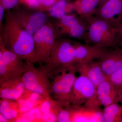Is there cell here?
I'll list each match as a JSON object with an SVG mask.
<instances>
[{
    "mask_svg": "<svg viewBox=\"0 0 122 122\" xmlns=\"http://www.w3.org/2000/svg\"><path fill=\"white\" fill-rule=\"evenodd\" d=\"M0 38L9 50L21 57L26 64L38 62L33 36L22 29L16 22L8 10Z\"/></svg>",
    "mask_w": 122,
    "mask_h": 122,
    "instance_id": "1",
    "label": "cell"
},
{
    "mask_svg": "<svg viewBox=\"0 0 122 122\" xmlns=\"http://www.w3.org/2000/svg\"><path fill=\"white\" fill-rule=\"evenodd\" d=\"M73 44L69 39L57 40L53 47L49 61L44 67L49 76L64 70H69L75 67Z\"/></svg>",
    "mask_w": 122,
    "mask_h": 122,
    "instance_id": "2",
    "label": "cell"
},
{
    "mask_svg": "<svg viewBox=\"0 0 122 122\" xmlns=\"http://www.w3.org/2000/svg\"><path fill=\"white\" fill-rule=\"evenodd\" d=\"M90 20L87 44L105 48L116 45L118 43V35L115 26L98 17Z\"/></svg>",
    "mask_w": 122,
    "mask_h": 122,
    "instance_id": "3",
    "label": "cell"
},
{
    "mask_svg": "<svg viewBox=\"0 0 122 122\" xmlns=\"http://www.w3.org/2000/svg\"><path fill=\"white\" fill-rule=\"evenodd\" d=\"M58 34L55 25L48 22L33 35L35 51L40 64L47 63Z\"/></svg>",
    "mask_w": 122,
    "mask_h": 122,
    "instance_id": "4",
    "label": "cell"
},
{
    "mask_svg": "<svg viewBox=\"0 0 122 122\" xmlns=\"http://www.w3.org/2000/svg\"><path fill=\"white\" fill-rule=\"evenodd\" d=\"M26 71L22 76L25 89L39 94L44 98H51L50 78L44 67L36 68L34 65L26 64Z\"/></svg>",
    "mask_w": 122,
    "mask_h": 122,
    "instance_id": "5",
    "label": "cell"
},
{
    "mask_svg": "<svg viewBox=\"0 0 122 122\" xmlns=\"http://www.w3.org/2000/svg\"><path fill=\"white\" fill-rule=\"evenodd\" d=\"M0 81L22 76L26 70L24 59L9 50L0 39Z\"/></svg>",
    "mask_w": 122,
    "mask_h": 122,
    "instance_id": "6",
    "label": "cell"
},
{
    "mask_svg": "<svg viewBox=\"0 0 122 122\" xmlns=\"http://www.w3.org/2000/svg\"><path fill=\"white\" fill-rule=\"evenodd\" d=\"M10 11L16 22L33 36L48 22V14L41 10H28L19 8Z\"/></svg>",
    "mask_w": 122,
    "mask_h": 122,
    "instance_id": "7",
    "label": "cell"
},
{
    "mask_svg": "<svg viewBox=\"0 0 122 122\" xmlns=\"http://www.w3.org/2000/svg\"><path fill=\"white\" fill-rule=\"evenodd\" d=\"M75 68L68 70H64L50 76V94L55 100L69 101L70 94L76 76Z\"/></svg>",
    "mask_w": 122,
    "mask_h": 122,
    "instance_id": "8",
    "label": "cell"
},
{
    "mask_svg": "<svg viewBox=\"0 0 122 122\" xmlns=\"http://www.w3.org/2000/svg\"><path fill=\"white\" fill-rule=\"evenodd\" d=\"M122 90V88L115 86L108 79L96 87V92L93 98L83 106L100 107L121 102Z\"/></svg>",
    "mask_w": 122,
    "mask_h": 122,
    "instance_id": "9",
    "label": "cell"
},
{
    "mask_svg": "<svg viewBox=\"0 0 122 122\" xmlns=\"http://www.w3.org/2000/svg\"><path fill=\"white\" fill-rule=\"evenodd\" d=\"M96 89V86L87 77L80 74L73 85L69 101L71 105L83 106L93 98Z\"/></svg>",
    "mask_w": 122,
    "mask_h": 122,
    "instance_id": "10",
    "label": "cell"
},
{
    "mask_svg": "<svg viewBox=\"0 0 122 122\" xmlns=\"http://www.w3.org/2000/svg\"><path fill=\"white\" fill-rule=\"evenodd\" d=\"M60 35L79 38L83 36L86 27L76 15L68 14L58 19L55 24Z\"/></svg>",
    "mask_w": 122,
    "mask_h": 122,
    "instance_id": "11",
    "label": "cell"
},
{
    "mask_svg": "<svg viewBox=\"0 0 122 122\" xmlns=\"http://www.w3.org/2000/svg\"><path fill=\"white\" fill-rule=\"evenodd\" d=\"M71 122H104L102 110L100 107H90L71 104Z\"/></svg>",
    "mask_w": 122,
    "mask_h": 122,
    "instance_id": "12",
    "label": "cell"
},
{
    "mask_svg": "<svg viewBox=\"0 0 122 122\" xmlns=\"http://www.w3.org/2000/svg\"><path fill=\"white\" fill-rule=\"evenodd\" d=\"M74 48L75 64L87 63L100 59L107 50L106 48L93 45L73 44Z\"/></svg>",
    "mask_w": 122,
    "mask_h": 122,
    "instance_id": "13",
    "label": "cell"
},
{
    "mask_svg": "<svg viewBox=\"0 0 122 122\" xmlns=\"http://www.w3.org/2000/svg\"><path fill=\"white\" fill-rule=\"evenodd\" d=\"M96 11L97 17L115 26L122 20V0H108Z\"/></svg>",
    "mask_w": 122,
    "mask_h": 122,
    "instance_id": "14",
    "label": "cell"
},
{
    "mask_svg": "<svg viewBox=\"0 0 122 122\" xmlns=\"http://www.w3.org/2000/svg\"><path fill=\"white\" fill-rule=\"evenodd\" d=\"M74 66L76 72L87 77L96 87L109 79L103 71L100 61L76 64Z\"/></svg>",
    "mask_w": 122,
    "mask_h": 122,
    "instance_id": "15",
    "label": "cell"
},
{
    "mask_svg": "<svg viewBox=\"0 0 122 122\" xmlns=\"http://www.w3.org/2000/svg\"><path fill=\"white\" fill-rule=\"evenodd\" d=\"M22 76L0 81V99H19L25 89Z\"/></svg>",
    "mask_w": 122,
    "mask_h": 122,
    "instance_id": "16",
    "label": "cell"
},
{
    "mask_svg": "<svg viewBox=\"0 0 122 122\" xmlns=\"http://www.w3.org/2000/svg\"><path fill=\"white\" fill-rule=\"evenodd\" d=\"M70 104L69 101L55 100L51 98L44 99L38 106L45 122H57L59 112Z\"/></svg>",
    "mask_w": 122,
    "mask_h": 122,
    "instance_id": "17",
    "label": "cell"
},
{
    "mask_svg": "<svg viewBox=\"0 0 122 122\" xmlns=\"http://www.w3.org/2000/svg\"><path fill=\"white\" fill-rule=\"evenodd\" d=\"M99 61L103 71L109 77L122 68V51L121 49L107 50Z\"/></svg>",
    "mask_w": 122,
    "mask_h": 122,
    "instance_id": "18",
    "label": "cell"
},
{
    "mask_svg": "<svg viewBox=\"0 0 122 122\" xmlns=\"http://www.w3.org/2000/svg\"><path fill=\"white\" fill-rule=\"evenodd\" d=\"M19 104L17 100L1 99L0 114L3 116L9 122L16 120L20 117Z\"/></svg>",
    "mask_w": 122,
    "mask_h": 122,
    "instance_id": "19",
    "label": "cell"
},
{
    "mask_svg": "<svg viewBox=\"0 0 122 122\" xmlns=\"http://www.w3.org/2000/svg\"><path fill=\"white\" fill-rule=\"evenodd\" d=\"M74 10V3L70 1L61 0L59 1L46 10L48 16L60 19Z\"/></svg>",
    "mask_w": 122,
    "mask_h": 122,
    "instance_id": "20",
    "label": "cell"
},
{
    "mask_svg": "<svg viewBox=\"0 0 122 122\" xmlns=\"http://www.w3.org/2000/svg\"><path fill=\"white\" fill-rule=\"evenodd\" d=\"M100 0H76L74 3V10L86 17H90L96 11Z\"/></svg>",
    "mask_w": 122,
    "mask_h": 122,
    "instance_id": "21",
    "label": "cell"
},
{
    "mask_svg": "<svg viewBox=\"0 0 122 122\" xmlns=\"http://www.w3.org/2000/svg\"><path fill=\"white\" fill-rule=\"evenodd\" d=\"M102 112L104 122H122V105L118 103L104 107Z\"/></svg>",
    "mask_w": 122,
    "mask_h": 122,
    "instance_id": "22",
    "label": "cell"
},
{
    "mask_svg": "<svg viewBox=\"0 0 122 122\" xmlns=\"http://www.w3.org/2000/svg\"><path fill=\"white\" fill-rule=\"evenodd\" d=\"M108 78L115 86L122 88V68L111 75Z\"/></svg>",
    "mask_w": 122,
    "mask_h": 122,
    "instance_id": "23",
    "label": "cell"
},
{
    "mask_svg": "<svg viewBox=\"0 0 122 122\" xmlns=\"http://www.w3.org/2000/svg\"><path fill=\"white\" fill-rule=\"evenodd\" d=\"M21 4L18 0H0V5L4 7L5 10L20 8Z\"/></svg>",
    "mask_w": 122,
    "mask_h": 122,
    "instance_id": "24",
    "label": "cell"
},
{
    "mask_svg": "<svg viewBox=\"0 0 122 122\" xmlns=\"http://www.w3.org/2000/svg\"><path fill=\"white\" fill-rule=\"evenodd\" d=\"M70 105L66 107L59 112L58 116L57 122H71L70 113L69 107Z\"/></svg>",
    "mask_w": 122,
    "mask_h": 122,
    "instance_id": "25",
    "label": "cell"
},
{
    "mask_svg": "<svg viewBox=\"0 0 122 122\" xmlns=\"http://www.w3.org/2000/svg\"><path fill=\"white\" fill-rule=\"evenodd\" d=\"M60 0H38L39 5V10L45 12Z\"/></svg>",
    "mask_w": 122,
    "mask_h": 122,
    "instance_id": "26",
    "label": "cell"
},
{
    "mask_svg": "<svg viewBox=\"0 0 122 122\" xmlns=\"http://www.w3.org/2000/svg\"><path fill=\"white\" fill-rule=\"evenodd\" d=\"M5 10L4 7L0 5V30L2 32L4 25L3 24V19L5 17L4 12Z\"/></svg>",
    "mask_w": 122,
    "mask_h": 122,
    "instance_id": "27",
    "label": "cell"
},
{
    "mask_svg": "<svg viewBox=\"0 0 122 122\" xmlns=\"http://www.w3.org/2000/svg\"><path fill=\"white\" fill-rule=\"evenodd\" d=\"M118 35L122 39V22H120L115 26Z\"/></svg>",
    "mask_w": 122,
    "mask_h": 122,
    "instance_id": "28",
    "label": "cell"
},
{
    "mask_svg": "<svg viewBox=\"0 0 122 122\" xmlns=\"http://www.w3.org/2000/svg\"><path fill=\"white\" fill-rule=\"evenodd\" d=\"M8 120L6 119L4 116L0 114V122H8Z\"/></svg>",
    "mask_w": 122,
    "mask_h": 122,
    "instance_id": "29",
    "label": "cell"
},
{
    "mask_svg": "<svg viewBox=\"0 0 122 122\" xmlns=\"http://www.w3.org/2000/svg\"><path fill=\"white\" fill-rule=\"evenodd\" d=\"M108 0H100L99 1V4L98 5L99 7L102 5L103 4H105V2L107 1Z\"/></svg>",
    "mask_w": 122,
    "mask_h": 122,
    "instance_id": "30",
    "label": "cell"
},
{
    "mask_svg": "<svg viewBox=\"0 0 122 122\" xmlns=\"http://www.w3.org/2000/svg\"><path fill=\"white\" fill-rule=\"evenodd\" d=\"M21 4H22L23 5V3H24V0H18Z\"/></svg>",
    "mask_w": 122,
    "mask_h": 122,
    "instance_id": "31",
    "label": "cell"
},
{
    "mask_svg": "<svg viewBox=\"0 0 122 122\" xmlns=\"http://www.w3.org/2000/svg\"><path fill=\"white\" fill-rule=\"evenodd\" d=\"M121 102L122 103V92H121Z\"/></svg>",
    "mask_w": 122,
    "mask_h": 122,
    "instance_id": "32",
    "label": "cell"
},
{
    "mask_svg": "<svg viewBox=\"0 0 122 122\" xmlns=\"http://www.w3.org/2000/svg\"><path fill=\"white\" fill-rule=\"evenodd\" d=\"M120 47H121V50L122 51V42H120Z\"/></svg>",
    "mask_w": 122,
    "mask_h": 122,
    "instance_id": "33",
    "label": "cell"
},
{
    "mask_svg": "<svg viewBox=\"0 0 122 122\" xmlns=\"http://www.w3.org/2000/svg\"><path fill=\"white\" fill-rule=\"evenodd\" d=\"M121 22H122V21H121Z\"/></svg>",
    "mask_w": 122,
    "mask_h": 122,
    "instance_id": "34",
    "label": "cell"
}]
</instances>
